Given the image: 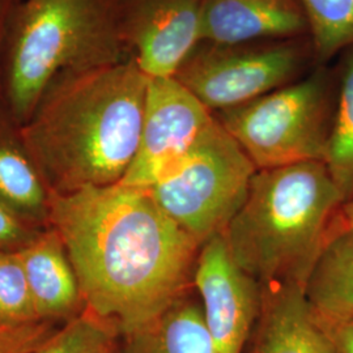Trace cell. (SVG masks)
Masks as SVG:
<instances>
[{
    "label": "cell",
    "mask_w": 353,
    "mask_h": 353,
    "mask_svg": "<svg viewBox=\"0 0 353 353\" xmlns=\"http://www.w3.org/2000/svg\"><path fill=\"white\" fill-rule=\"evenodd\" d=\"M84 306L121 335L147 325L194 288L201 246L147 189L115 183L49 194Z\"/></svg>",
    "instance_id": "6da1fadb"
},
{
    "label": "cell",
    "mask_w": 353,
    "mask_h": 353,
    "mask_svg": "<svg viewBox=\"0 0 353 353\" xmlns=\"http://www.w3.org/2000/svg\"><path fill=\"white\" fill-rule=\"evenodd\" d=\"M148 80L134 59L51 80L20 126L49 194L123 179L139 147Z\"/></svg>",
    "instance_id": "7a4b0ae2"
},
{
    "label": "cell",
    "mask_w": 353,
    "mask_h": 353,
    "mask_svg": "<svg viewBox=\"0 0 353 353\" xmlns=\"http://www.w3.org/2000/svg\"><path fill=\"white\" fill-rule=\"evenodd\" d=\"M343 203L325 161L256 170L221 236L234 263L261 287L303 290Z\"/></svg>",
    "instance_id": "3957f363"
},
{
    "label": "cell",
    "mask_w": 353,
    "mask_h": 353,
    "mask_svg": "<svg viewBox=\"0 0 353 353\" xmlns=\"http://www.w3.org/2000/svg\"><path fill=\"white\" fill-rule=\"evenodd\" d=\"M131 59L114 0H17L0 63V99L21 126L55 76Z\"/></svg>",
    "instance_id": "277c9868"
},
{
    "label": "cell",
    "mask_w": 353,
    "mask_h": 353,
    "mask_svg": "<svg viewBox=\"0 0 353 353\" xmlns=\"http://www.w3.org/2000/svg\"><path fill=\"white\" fill-rule=\"evenodd\" d=\"M256 170L323 161L334 114L322 68L237 108L214 114Z\"/></svg>",
    "instance_id": "5b68a950"
},
{
    "label": "cell",
    "mask_w": 353,
    "mask_h": 353,
    "mask_svg": "<svg viewBox=\"0 0 353 353\" xmlns=\"http://www.w3.org/2000/svg\"><path fill=\"white\" fill-rule=\"evenodd\" d=\"M255 173L252 160L214 117L176 169L147 190L202 248L224 233L245 202Z\"/></svg>",
    "instance_id": "8992f818"
},
{
    "label": "cell",
    "mask_w": 353,
    "mask_h": 353,
    "mask_svg": "<svg viewBox=\"0 0 353 353\" xmlns=\"http://www.w3.org/2000/svg\"><path fill=\"white\" fill-rule=\"evenodd\" d=\"M316 65L310 37L236 43L201 41L174 77L212 114L254 101Z\"/></svg>",
    "instance_id": "52a82bcc"
},
{
    "label": "cell",
    "mask_w": 353,
    "mask_h": 353,
    "mask_svg": "<svg viewBox=\"0 0 353 353\" xmlns=\"http://www.w3.org/2000/svg\"><path fill=\"white\" fill-rule=\"evenodd\" d=\"M214 115L174 76L150 77L137 156L119 182L148 189L174 170Z\"/></svg>",
    "instance_id": "ba28073f"
},
{
    "label": "cell",
    "mask_w": 353,
    "mask_h": 353,
    "mask_svg": "<svg viewBox=\"0 0 353 353\" xmlns=\"http://www.w3.org/2000/svg\"><path fill=\"white\" fill-rule=\"evenodd\" d=\"M204 0H114L127 54L148 77L174 76L202 41Z\"/></svg>",
    "instance_id": "9c48e42d"
},
{
    "label": "cell",
    "mask_w": 353,
    "mask_h": 353,
    "mask_svg": "<svg viewBox=\"0 0 353 353\" xmlns=\"http://www.w3.org/2000/svg\"><path fill=\"white\" fill-rule=\"evenodd\" d=\"M194 288L212 353H245L261 310V285L234 263L223 236L202 245Z\"/></svg>",
    "instance_id": "30bf717a"
},
{
    "label": "cell",
    "mask_w": 353,
    "mask_h": 353,
    "mask_svg": "<svg viewBox=\"0 0 353 353\" xmlns=\"http://www.w3.org/2000/svg\"><path fill=\"white\" fill-rule=\"evenodd\" d=\"M310 37L300 0H204L202 41L236 43Z\"/></svg>",
    "instance_id": "8fae6325"
},
{
    "label": "cell",
    "mask_w": 353,
    "mask_h": 353,
    "mask_svg": "<svg viewBox=\"0 0 353 353\" xmlns=\"http://www.w3.org/2000/svg\"><path fill=\"white\" fill-rule=\"evenodd\" d=\"M250 353H338L294 285L261 287Z\"/></svg>",
    "instance_id": "7c38bea8"
},
{
    "label": "cell",
    "mask_w": 353,
    "mask_h": 353,
    "mask_svg": "<svg viewBox=\"0 0 353 353\" xmlns=\"http://www.w3.org/2000/svg\"><path fill=\"white\" fill-rule=\"evenodd\" d=\"M19 254L41 321L67 322L83 312L85 306L74 267L54 228L41 230Z\"/></svg>",
    "instance_id": "4fadbf2b"
},
{
    "label": "cell",
    "mask_w": 353,
    "mask_h": 353,
    "mask_svg": "<svg viewBox=\"0 0 353 353\" xmlns=\"http://www.w3.org/2000/svg\"><path fill=\"white\" fill-rule=\"evenodd\" d=\"M0 202L28 223H49V192L0 99Z\"/></svg>",
    "instance_id": "5bb4252c"
},
{
    "label": "cell",
    "mask_w": 353,
    "mask_h": 353,
    "mask_svg": "<svg viewBox=\"0 0 353 353\" xmlns=\"http://www.w3.org/2000/svg\"><path fill=\"white\" fill-rule=\"evenodd\" d=\"M114 353H212L195 288L147 325L121 335Z\"/></svg>",
    "instance_id": "9a60e30c"
},
{
    "label": "cell",
    "mask_w": 353,
    "mask_h": 353,
    "mask_svg": "<svg viewBox=\"0 0 353 353\" xmlns=\"http://www.w3.org/2000/svg\"><path fill=\"white\" fill-rule=\"evenodd\" d=\"M303 296L325 321H353V230L332 234L316 259Z\"/></svg>",
    "instance_id": "2e32d148"
},
{
    "label": "cell",
    "mask_w": 353,
    "mask_h": 353,
    "mask_svg": "<svg viewBox=\"0 0 353 353\" xmlns=\"http://www.w3.org/2000/svg\"><path fill=\"white\" fill-rule=\"evenodd\" d=\"M325 164L344 202L353 198V48L345 51Z\"/></svg>",
    "instance_id": "e0dca14e"
},
{
    "label": "cell",
    "mask_w": 353,
    "mask_h": 353,
    "mask_svg": "<svg viewBox=\"0 0 353 353\" xmlns=\"http://www.w3.org/2000/svg\"><path fill=\"white\" fill-rule=\"evenodd\" d=\"M307 17L316 65L353 48V0H300Z\"/></svg>",
    "instance_id": "ac0fdd59"
},
{
    "label": "cell",
    "mask_w": 353,
    "mask_h": 353,
    "mask_svg": "<svg viewBox=\"0 0 353 353\" xmlns=\"http://www.w3.org/2000/svg\"><path fill=\"white\" fill-rule=\"evenodd\" d=\"M119 336L114 322L84 307L32 353H114Z\"/></svg>",
    "instance_id": "d6986e66"
},
{
    "label": "cell",
    "mask_w": 353,
    "mask_h": 353,
    "mask_svg": "<svg viewBox=\"0 0 353 353\" xmlns=\"http://www.w3.org/2000/svg\"><path fill=\"white\" fill-rule=\"evenodd\" d=\"M41 321L19 250H0V325Z\"/></svg>",
    "instance_id": "ffe728a7"
},
{
    "label": "cell",
    "mask_w": 353,
    "mask_h": 353,
    "mask_svg": "<svg viewBox=\"0 0 353 353\" xmlns=\"http://www.w3.org/2000/svg\"><path fill=\"white\" fill-rule=\"evenodd\" d=\"M57 322L36 321L20 325H0V353H32L58 330Z\"/></svg>",
    "instance_id": "44dd1931"
},
{
    "label": "cell",
    "mask_w": 353,
    "mask_h": 353,
    "mask_svg": "<svg viewBox=\"0 0 353 353\" xmlns=\"http://www.w3.org/2000/svg\"><path fill=\"white\" fill-rule=\"evenodd\" d=\"M39 230L0 202V250L17 252L37 237Z\"/></svg>",
    "instance_id": "7402d4cb"
},
{
    "label": "cell",
    "mask_w": 353,
    "mask_h": 353,
    "mask_svg": "<svg viewBox=\"0 0 353 353\" xmlns=\"http://www.w3.org/2000/svg\"><path fill=\"white\" fill-rule=\"evenodd\" d=\"M316 318L338 353H353V321H325Z\"/></svg>",
    "instance_id": "603a6c76"
},
{
    "label": "cell",
    "mask_w": 353,
    "mask_h": 353,
    "mask_svg": "<svg viewBox=\"0 0 353 353\" xmlns=\"http://www.w3.org/2000/svg\"><path fill=\"white\" fill-rule=\"evenodd\" d=\"M345 230H353V198L341 204L338 214L332 221L328 239L332 234L345 232Z\"/></svg>",
    "instance_id": "cb8c5ba5"
},
{
    "label": "cell",
    "mask_w": 353,
    "mask_h": 353,
    "mask_svg": "<svg viewBox=\"0 0 353 353\" xmlns=\"http://www.w3.org/2000/svg\"><path fill=\"white\" fill-rule=\"evenodd\" d=\"M16 1L17 0H0V63H1V55L6 45V38L8 33L11 14H12Z\"/></svg>",
    "instance_id": "d4e9b609"
}]
</instances>
